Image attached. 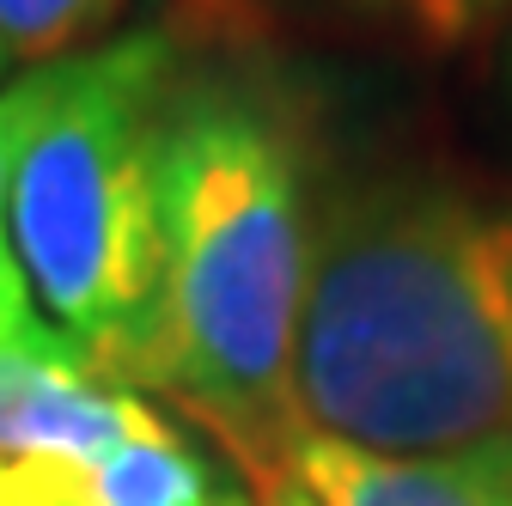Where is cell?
I'll return each mask as SVG.
<instances>
[{
  "mask_svg": "<svg viewBox=\"0 0 512 506\" xmlns=\"http://www.w3.org/2000/svg\"><path fill=\"white\" fill-rule=\"evenodd\" d=\"M311 433L366 452H458L512 433V208L391 177L311 238L293 366Z\"/></svg>",
  "mask_w": 512,
  "mask_h": 506,
  "instance_id": "1",
  "label": "cell"
},
{
  "mask_svg": "<svg viewBox=\"0 0 512 506\" xmlns=\"http://www.w3.org/2000/svg\"><path fill=\"white\" fill-rule=\"evenodd\" d=\"M311 238L287 116L226 80L171 86L159 110V336L141 385L196 415L250 488L281 482L305 433L293 366Z\"/></svg>",
  "mask_w": 512,
  "mask_h": 506,
  "instance_id": "2",
  "label": "cell"
},
{
  "mask_svg": "<svg viewBox=\"0 0 512 506\" xmlns=\"http://www.w3.org/2000/svg\"><path fill=\"white\" fill-rule=\"evenodd\" d=\"M171 74L177 43L153 25L68 55L7 202L37 311L122 385L147 378L159 336V110Z\"/></svg>",
  "mask_w": 512,
  "mask_h": 506,
  "instance_id": "3",
  "label": "cell"
},
{
  "mask_svg": "<svg viewBox=\"0 0 512 506\" xmlns=\"http://www.w3.org/2000/svg\"><path fill=\"white\" fill-rule=\"evenodd\" d=\"M165 415L49 318L0 342V470H86Z\"/></svg>",
  "mask_w": 512,
  "mask_h": 506,
  "instance_id": "4",
  "label": "cell"
},
{
  "mask_svg": "<svg viewBox=\"0 0 512 506\" xmlns=\"http://www.w3.org/2000/svg\"><path fill=\"white\" fill-rule=\"evenodd\" d=\"M287 470L317 506H512V433L458 452H366L305 427Z\"/></svg>",
  "mask_w": 512,
  "mask_h": 506,
  "instance_id": "5",
  "label": "cell"
},
{
  "mask_svg": "<svg viewBox=\"0 0 512 506\" xmlns=\"http://www.w3.org/2000/svg\"><path fill=\"white\" fill-rule=\"evenodd\" d=\"M68 506H250L189 439L165 421L86 470H61Z\"/></svg>",
  "mask_w": 512,
  "mask_h": 506,
  "instance_id": "6",
  "label": "cell"
},
{
  "mask_svg": "<svg viewBox=\"0 0 512 506\" xmlns=\"http://www.w3.org/2000/svg\"><path fill=\"white\" fill-rule=\"evenodd\" d=\"M122 13V0H0V43L25 68L74 55Z\"/></svg>",
  "mask_w": 512,
  "mask_h": 506,
  "instance_id": "7",
  "label": "cell"
},
{
  "mask_svg": "<svg viewBox=\"0 0 512 506\" xmlns=\"http://www.w3.org/2000/svg\"><path fill=\"white\" fill-rule=\"evenodd\" d=\"M61 61H43V68H31L25 80H13L7 92H0V226H7V202H13V171H19L31 135L43 129L55 92H61Z\"/></svg>",
  "mask_w": 512,
  "mask_h": 506,
  "instance_id": "8",
  "label": "cell"
},
{
  "mask_svg": "<svg viewBox=\"0 0 512 506\" xmlns=\"http://www.w3.org/2000/svg\"><path fill=\"white\" fill-rule=\"evenodd\" d=\"M37 318H43V311H37V299H31V281H25V269H19V257H13L7 226H0V342L19 336V330L37 324Z\"/></svg>",
  "mask_w": 512,
  "mask_h": 506,
  "instance_id": "9",
  "label": "cell"
},
{
  "mask_svg": "<svg viewBox=\"0 0 512 506\" xmlns=\"http://www.w3.org/2000/svg\"><path fill=\"white\" fill-rule=\"evenodd\" d=\"M500 0H427V19H433V37H458L470 19H482Z\"/></svg>",
  "mask_w": 512,
  "mask_h": 506,
  "instance_id": "10",
  "label": "cell"
},
{
  "mask_svg": "<svg viewBox=\"0 0 512 506\" xmlns=\"http://www.w3.org/2000/svg\"><path fill=\"white\" fill-rule=\"evenodd\" d=\"M250 506H317L311 494H305V482L287 470L281 482H269V488H250Z\"/></svg>",
  "mask_w": 512,
  "mask_h": 506,
  "instance_id": "11",
  "label": "cell"
},
{
  "mask_svg": "<svg viewBox=\"0 0 512 506\" xmlns=\"http://www.w3.org/2000/svg\"><path fill=\"white\" fill-rule=\"evenodd\" d=\"M391 7H403V13H409L421 31H433V19H427V0H391Z\"/></svg>",
  "mask_w": 512,
  "mask_h": 506,
  "instance_id": "12",
  "label": "cell"
},
{
  "mask_svg": "<svg viewBox=\"0 0 512 506\" xmlns=\"http://www.w3.org/2000/svg\"><path fill=\"white\" fill-rule=\"evenodd\" d=\"M13 68V55H7V43H0V74H7Z\"/></svg>",
  "mask_w": 512,
  "mask_h": 506,
  "instance_id": "13",
  "label": "cell"
}]
</instances>
